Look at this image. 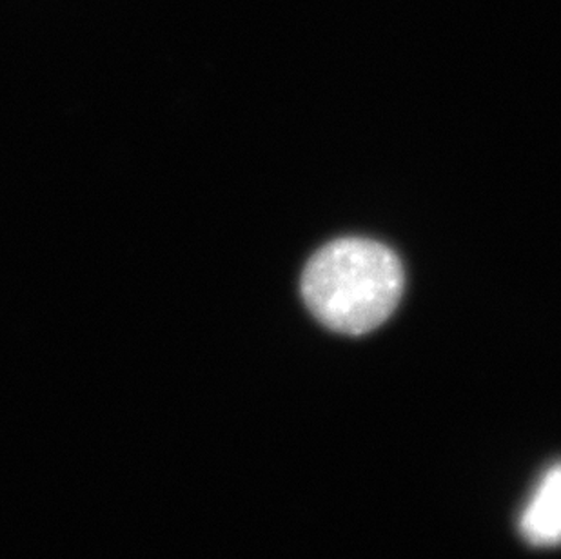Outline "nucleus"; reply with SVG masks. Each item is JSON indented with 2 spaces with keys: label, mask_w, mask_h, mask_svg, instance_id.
<instances>
[{
  "label": "nucleus",
  "mask_w": 561,
  "mask_h": 559,
  "mask_svg": "<svg viewBox=\"0 0 561 559\" xmlns=\"http://www.w3.org/2000/svg\"><path fill=\"white\" fill-rule=\"evenodd\" d=\"M519 534L538 549L561 545V461L540 476L519 514Z\"/></svg>",
  "instance_id": "obj_2"
},
{
  "label": "nucleus",
  "mask_w": 561,
  "mask_h": 559,
  "mask_svg": "<svg viewBox=\"0 0 561 559\" xmlns=\"http://www.w3.org/2000/svg\"><path fill=\"white\" fill-rule=\"evenodd\" d=\"M403 293L402 262L369 238H340L306 265L302 296L318 322L360 336L380 328Z\"/></svg>",
  "instance_id": "obj_1"
}]
</instances>
